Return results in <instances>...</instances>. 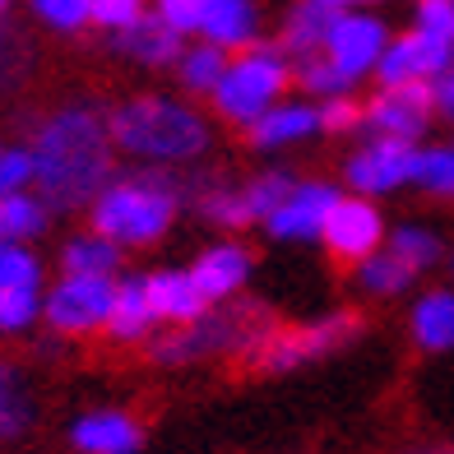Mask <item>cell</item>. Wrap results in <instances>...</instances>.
Returning <instances> with one entry per match:
<instances>
[{
  "label": "cell",
  "mask_w": 454,
  "mask_h": 454,
  "mask_svg": "<svg viewBox=\"0 0 454 454\" xmlns=\"http://www.w3.org/2000/svg\"><path fill=\"white\" fill-rule=\"evenodd\" d=\"M14 60H19L14 33H5V28H0V74H14Z\"/></svg>",
  "instance_id": "60d3db41"
},
{
  "label": "cell",
  "mask_w": 454,
  "mask_h": 454,
  "mask_svg": "<svg viewBox=\"0 0 454 454\" xmlns=\"http://www.w3.org/2000/svg\"><path fill=\"white\" fill-rule=\"evenodd\" d=\"M431 102H436V116L454 121V56L445 60V70L431 79Z\"/></svg>",
  "instance_id": "ab89813d"
},
{
  "label": "cell",
  "mask_w": 454,
  "mask_h": 454,
  "mask_svg": "<svg viewBox=\"0 0 454 454\" xmlns=\"http://www.w3.org/2000/svg\"><path fill=\"white\" fill-rule=\"evenodd\" d=\"M293 79H297L293 56H287L278 43H255V47L237 51V60L227 66L223 84L214 89V112L227 121V126L251 130L264 112L283 102Z\"/></svg>",
  "instance_id": "5b68a950"
},
{
  "label": "cell",
  "mask_w": 454,
  "mask_h": 454,
  "mask_svg": "<svg viewBox=\"0 0 454 454\" xmlns=\"http://www.w3.org/2000/svg\"><path fill=\"white\" fill-rule=\"evenodd\" d=\"M357 334H362L357 311H329V316L306 320V325H274L241 366L260 371V376H283V371H297L306 362H320L329 353H339V348H348Z\"/></svg>",
  "instance_id": "8992f818"
},
{
  "label": "cell",
  "mask_w": 454,
  "mask_h": 454,
  "mask_svg": "<svg viewBox=\"0 0 454 454\" xmlns=\"http://www.w3.org/2000/svg\"><path fill=\"white\" fill-rule=\"evenodd\" d=\"M320 135V107L316 102H278L270 107L251 130H246V144H251L255 153H278L287 144H301Z\"/></svg>",
  "instance_id": "e0dca14e"
},
{
  "label": "cell",
  "mask_w": 454,
  "mask_h": 454,
  "mask_svg": "<svg viewBox=\"0 0 454 454\" xmlns=\"http://www.w3.org/2000/svg\"><path fill=\"white\" fill-rule=\"evenodd\" d=\"M297 84H301V93L311 102H325V98H348L357 89V79L343 74L329 56H311V60H301V66H297Z\"/></svg>",
  "instance_id": "f1b7e54d"
},
{
  "label": "cell",
  "mask_w": 454,
  "mask_h": 454,
  "mask_svg": "<svg viewBox=\"0 0 454 454\" xmlns=\"http://www.w3.org/2000/svg\"><path fill=\"white\" fill-rule=\"evenodd\" d=\"M60 270L66 274H93V278H116L121 270V246L102 232H79L66 241V251H60Z\"/></svg>",
  "instance_id": "603a6c76"
},
{
  "label": "cell",
  "mask_w": 454,
  "mask_h": 454,
  "mask_svg": "<svg viewBox=\"0 0 454 454\" xmlns=\"http://www.w3.org/2000/svg\"><path fill=\"white\" fill-rule=\"evenodd\" d=\"M116 301V278L93 274H60L43 297V320L60 339H93L107 329Z\"/></svg>",
  "instance_id": "52a82bcc"
},
{
  "label": "cell",
  "mask_w": 454,
  "mask_h": 454,
  "mask_svg": "<svg viewBox=\"0 0 454 454\" xmlns=\"http://www.w3.org/2000/svg\"><path fill=\"white\" fill-rule=\"evenodd\" d=\"M200 37L223 51H246L260 43V10L255 0H204Z\"/></svg>",
  "instance_id": "d6986e66"
},
{
  "label": "cell",
  "mask_w": 454,
  "mask_h": 454,
  "mask_svg": "<svg viewBox=\"0 0 454 454\" xmlns=\"http://www.w3.org/2000/svg\"><path fill=\"white\" fill-rule=\"evenodd\" d=\"M149 14V0H93V24L102 33H126Z\"/></svg>",
  "instance_id": "e575fe53"
},
{
  "label": "cell",
  "mask_w": 454,
  "mask_h": 454,
  "mask_svg": "<svg viewBox=\"0 0 454 454\" xmlns=\"http://www.w3.org/2000/svg\"><path fill=\"white\" fill-rule=\"evenodd\" d=\"M33 181L37 200L51 214H74L89 209L102 195V185L112 181V126L107 112L93 98L60 102L56 112H47L33 130Z\"/></svg>",
  "instance_id": "6da1fadb"
},
{
  "label": "cell",
  "mask_w": 454,
  "mask_h": 454,
  "mask_svg": "<svg viewBox=\"0 0 454 454\" xmlns=\"http://www.w3.org/2000/svg\"><path fill=\"white\" fill-rule=\"evenodd\" d=\"M70 445L74 454H139L144 422L126 408H93L70 422Z\"/></svg>",
  "instance_id": "5bb4252c"
},
{
  "label": "cell",
  "mask_w": 454,
  "mask_h": 454,
  "mask_svg": "<svg viewBox=\"0 0 454 454\" xmlns=\"http://www.w3.org/2000/svg\"><path fill=\"white\" fill-rule=\"evenodd\" d=\"M385 47H389V28L380 24L376 14L343 10V14H339V24L329 28V37H325V51H320V56H329V60H334V66H339L343 74L362 79V74H371V70L380 66Z\"/></svg>",
  "instance_id": "8fae6325"
},
{
  "label": "cell",
  "mask_w": 454,
  "mask_h": 454,
  "mask_svg": "<svg viewBox=\"0 0 454 454\" xmlns=\"http://www.w3.org/2000/svg\"><path fill=\"white\" fill-rule=\"evenodd\" d=\"M153 14L162 19L168 28L185 33H200V19H204V0H153Z\"/></svg>",
  "instance_id": "f35d334b"
},
{
  "label": "cell",
  "mask_w": 454,
  "mask_h": 454,
  "mask_svg": "<svg viewBox=\"0 0 454 454\" xmlns=\"http://www.w3.org/2000/svg\"><path fill=\"white\" fill-rule=\"evenodd\" d=\"M412 278H418V270L408 260H399L389 246H380L376 255H366L357 264V287L366 297H403L412 287Z\"/></svg>",
  "instance_id": "cb8c5ba5"
},
{
  "label": "cell",
  "mask_w": 454,
  "mask_h": 454,
  "mask_svg": "<svg viewBox=\"0 0 454 454\" xmlns=\"http://www.w3.org/2000/svg\"><path fill=\"white\" fill-rule=\"evenodd\" d=\"M445 270H450V278H454V251L445 255Z\"/></svg>",
  "instance_id": "7bdbcfd3"
},
{
  "label": "cell",
  "mask_w": 454,
  "mask_h": 454,
  "mask_svg": "<svg viewBox=\"0 0 454 454\" xmlns=\"http://www.w3.org/2000/svg\"><path fill=\"white\" fill-rule=\"evenodd\" d=\"M389 251H395L399 260H408L418 274L445 260L441 237H436V232H427V227H412V223H403V227H395V232H389Z\"/></svg>",
  "instance_id": "f546056e"
},
{
  "label": "cell",
  "mask_w": 454,
  "mask_h": 454,
  "mask_svg": "<svg viewBox=\"0 0 454 454\" xmlns=\"http://www.w3.org/2000/svg\"><path fill=\"white\" fill-rule=\"evenodd\" d=\"M112 343H153L158 339V316L149 301V283L144 274L116 278V301H112V320L102 329Z\"/></svg>",
  "instance_id": "2e32d148"
},
{
  "label": "cell",
  "mask_w": 454,
  "mask_h": 454,
  "mask_svg": "<svg viewBox=\"0 0 454 454\" xmlns=\"http://www.w3.org/2000/svg\"><path fill=\"white\" fill-rule=\"evenodd\" d=\"M181 200L185 191L176 185L172 168L130 172L102 185V195L89 204V218H93V232L112 237L116 246H153L176 223Z\"/></svg>",
  "instance_id": "3957f363"
},
{
  "label": "cell",
  "mask_w": 454,
  "mask_h": 454,
  "mask_svg": "<svg viewBox=\"0 0 454 454\" xmlns=\"http://www.w3.org/2000/svg\"><path fill=\"white\" fill-rule=\"evenodd\" d=\"M149 283V301H153V316L158 325H191L209 311V301L200 297V287L191 278V270H158V274H144Z\"/></svg>",
  "instance_id": "ffe728a7"
},
{
  "label": "cell",
  "mask_w": 454,
  "mask_h": 454,
  "mask_svg": "<svg viewBox=\"0 0 454 454\" xmlns=\"http://www.w3.org/2000/svg\"><path fill=\"white\" fill-rule=\"evenodd\" d=\"M385 214L366 195H339V204L325 218L320 241L329 246V255L343 264H362L366 255H376L385 246Z\"/></svg>",
  "instance_id": "9c48e42d"
},
{
  "label": "cell",
  "mask_w": 454,
  "mask_h": 454,
  "mask_svg": "<svg viewBox=\"0 0 454 454\" xmlns=\"http://www.w3.org/2000/svg\"><path fill=\"white\" fill-rule=\"evenodd\" d=\"M47 204L33 200L28 191L0 195V241H33L47 232Z\"/></svg>",
  "instance_id": "4316f807"
},
{
  "label": "cell",
  "mask_w": 454,
  "mask_h": 454,
  "mask_svg": "<svg viewBox=\"0 0 454 454\" xmlns=\"http://www.w3.org/2000/svg\"><path fill=\"white\" fill-rule=\"evenodd\" d=\"M436 116V102H431V84H380V93L366 102L362 126L371 135L385 139H408L418 144Z\"/></svg>",
  "instance_id": "30bf717a"
},
{
  "label": "cell",
  "mask_w": 454,
  "mask_h": 454,
  "mask_svg": "<svg viewBox=\"0 0 454 454\" xmlns=\"http://www.w3.org/2000/svg\"><path fill=\"white\" fill-rule=\"evenodd\" d=\"M339 10H362V5H376V0H334Z\"/></svg>",
  "instance_id": "b9f144b4"
},
{
  "label": "cell",
  "mask_w": 454,
  "mask_h": 454,
  "mask_svg": "<svg viewBox=\"0 0 454 454\" xmlns=\"http://www.w3.org/2000/svg\"><path fill=\"white\" fill-rule=\"evenodd\" d=\"M28 10L56 33H84L93 24V0H28Z\"/></svg>",
  "instance_id": "d6a6232c"
},
{
  "label": "cell",
  "mask_w": 454,
  "mask_h": 454,
  "mask_svg": "<svg viewBox=\"0 0 454 454\" xmlns=\"http://www.w3.org/2000/svg\"><path fill=\"white\" fill-rule=\"evenodd\" d=\"M293 185H297V176L293 172H260V176H251L241 185V200H246V214H251V223H270V214L278 209V204L293 195Z\"/></svg>",
  "instance_id": "83f0119b"
},
{
  "label": "cell",
  "mask_w": 454,
  "mask_h": 454,
  "mask_svg": "<svg viewBox=\"0 0 454 454\" xmlns=\"http://www.w3.org/2000/svg\"><path fill=\"white\" fill-rule=\"evenodd\" d=\"M33 422V399L14 362H0V445L19 441Z\"/></svg>",
  "instance_id": "484cf974"
},
{
  "label": "cell",
  "mask_w": 454,
  "mask_h": 454,
  "mask_svg": "<svg viewBox=\"0 0 454 454\" xmlns=\"http://www.w3.org/2000/svg\"><path fill=\"white\" fill-rule=\"evenodd\" d=\"M316 107H320V130H329V135L357 130L362 116H366V107H357L353 93H348V98H325V102H316Z\"/></svg>",
  "instance_id": "74e56055"
},
{
  "label": "cell",
  "mask_w": 454,
  "mask_h": 454,
  "mask_svg": "<svg viewBox=\"0 0 454 454\" xmlns=\"http://www.w3.org/2000/svg\"><path fill=\"white\" fill-rule=\"evenodd\" d=\"M227 51L214 47V43H200V47H185L181 60H176V79H181V89L185 93H195V98H214V89L223 84V74H227Z\"/></svg>",
  "instance_id": "d4e9b609"
},
{
  "label": "cell",
  "mask_w": 454,
  "mask_h": 454,
  "mask_svg": "<svg viewBox=\"0 0 454 454\" xmlns=\"http://www.w3.org/2000/svg\"><path fill=\"white\" fill-rule=\"evenodd\" d=\"M408 329L422 353H450L454 348V287H431L427 297H418Z\"/></svg>",
  "instance_id": "7402d4cb"
},
{
  "label": "cell",
  "mask_w": 454,
  "mask_h": 454,
  "mask_svg": "<svg viewBox=\"0 0 454 454\" xmlns=\"http://www.w3.org/2000/svg\"><path fill=\"white\" fill-rule=\"evenodd\" d=\"M43 316L37 287H0V334H24Z\"/></svg>",
  "instance_id": "836d02e7"
},
{
  "label": "cell",
  "mask_w": 454,
  "mask_h": 454,
  "mask_svg": "<svg viewBox=\"0 0 454 454\" xmlns=\"http://www.w3.org/2000/svg\"><path fill=\"white\" fill-rule=\"evenodd\" d=\"M112 144L149 168H185L214 149V126L191 102L162 98V93H135L107 112Z\"/></svg>",
  "instance_id": "7a4b0ae2"
},
{
  "label": "cell",
  "mask_w": 454,
  "mask_h": 454,
  "mask_svg": "<svg viewBox=\"0 0 454 454\" xmlns=\"http://www.w3.org/2000/svg\"><path fill=\"white\" fill-rule=\"evenodd\" d=\"M33 185V149L24 144H5L0 149V195H19Z\"/></svg>",
  "instance_id": "d590c367"
},
{
  "label": "cell",
  "mask_w": 454,
  "mask_h": 454,
  "mask_svg": "<svg viewBox=\"0 0 454 454\" xmlns=\"http://www.w3.org/2000/svg\"><path fill=\"white\" fill-rule=\"evenodd\" d=\"M339 204V185L334 181H297L278 209L270 214V237L278 241H320L329 209Z\"/></svg>",
  "instance_id": "7c38bea8"
},
{
  "label": "cell",
  "mask_w": 454,
  "mask_h": 454,
  "mask_svg": "<svg viewBox=\"0 0 454 454\" xmlns=\"http://www.w3.org/2000/svg\"><path fill=\"white\" fill-rule=\"evenodd\" d=\"M0 287H43V260L28 241H0Z\"/></svg>",
  "instance_id": "1f68e13d"
},
{
  "label": "cell",
  "mask_w": 454,
  "mask_h": 454,
  "mask_svg": "<svg viewBox=\"0 0 454 454\" xmlns=\"http://www.w3.org/2000/svg\"><path fill=\"white\" fill-rule=\"evenodd\" d=\"M418 172V144L408 139H385V135H371L357 153H348L343 162V181L353 185V195H389L399 191V185L412 181Z\"/></svg>",
  "instance_id": "ba28073f"
},
{
  "label": "cell",
  "mask_w": 454,
  "mask_h": 454,
  "mask_svg": "<svg viewBox=\"0 0 454 454\" xmlns=\"http://www.w3.org/2000/svg\"><path fill=\"white\" fill-rule=\"evenodd\" d=\"M412 185H422L427 195L454 200V144L418 149V172H412Z\"/></svg>",
  "instance_id": "4dcf8cb0"
},
{
  "label": "cell",
  "mask_w": 454,
  "mask_h": 454,
  "mask_svg": "<svg viewBox=\"0 0 454 454\" xmlns=\"http://www.w3.org/2000/svg\"><path fill=\"white\" fill-rule=\"evenodd\" d=\"M191 278L209 306L232 301L246 287V278H251V251L241 241H218L209 251H200V260L191 264Z\"/></svg>",
  "instance_id": "9a60e30c"
},
{
  "label": "cell",
  "mask_w": 454,
  "mask_h": 454,
  "mask_svg": "<svg viewBox=\"0 0 454 454\" xmlns=\"http://www.w3.org/2000/svg\"><path fill=\"white\" fill-rule=\"evenodd\" d=\"M339 14H343V10L334 5V0H297V5L283 14L278 47L293 56L297 66H301V60H311V56H320L329 28L339 24Z\"/></svg>",
  "instance_id": "ac0fdd59"
},
{
  "label": "cell",
  "mask_w": 454,
  "mask_h": 454,
  "mask_svg": "<svg viewBox=\"0 0 454 454\" xmlns=\"http://www.w3.org/2000/svg\"><path fill=\"white\" fill-rule=\"evenodd\" d=\"M5 10H10V0H0V19H5Z\"/></svg>",
  "instance_id": "ee69618b"
},
{
  "label": "cell",
  "mask_w": 454,
  "mask_h": 454,
  "mask_svg": "<svg viewBox=\"0 0 454 454\" xmlns=\"http://www.w3.org/2000/svg\"><path fill=\"white\" fill-rule=\"evenodd\" d=\"M450 56H454L450 43H441V37H431L422 28H412L403 37H389L376 74H380V84H431V79L445 70Z\"/></svg>",
  "instance_id": "4fadbf2b"
},
{
  "label": "cell",
  "mask_w": 454,
  "mask_h": 454,
  "mask_svg": "<svg viewBox=\"0 0 454 454\" xmlns=\"http://www.w3.org/2000/svg\"><path fill=\"white\" fill-rule=\"evenodd\" d=\"M0 149H5V144H0Z\"/></svg>",
  "instance_id": "f6af8a7d"
},
{
  "label": "cell",
  "mask_w": 454,
  "mask_h": 454,
  "mask_svg": "<svg viewBox=\"0 0 454 454\" xmlns=\"http://www.w3.org/2000/svg\"><path fill=\"white\" fill-rule=\"evenodd\" d=\"M112 47L121 51V56H130V60H139V66H149V70H162V66H176L181 60V33L176 28H168L158 14H144L135 28H126V33H112Z\"/></svg>",
  "instance_id": "44dd1931"
},
{
  "label": "cell",
  "mask_w": 454,
  "mask_h": 454,
  "mask_svg": "<svg viewBox=\"0 0 454 454\" xmlns=\"http://www.w3.org/2000/svg\"><path fill=\"white\" fill-rule=\"evenodd\" d=\"M412 28H422L431 37L454 47V0H418V14H412Z\"/></svg>",
  "instance_id": "8d00e7d4"
},
{
  "label": "cell",
  "mask_w": 454,
  "mask_h": 454,
  "mask_svg": "<svg viewBox=\"0 0 454 454\" xmlns=\"http://www.w3.org/2000/svg\"><path fill=\"white\" fill-rule=\"evenodd\" d=\"M274 325L278 320L255 301H218L200 320L176 325L172 334H158L149 343V357L158 366H191V362H209V357L246 362Z\"/></svg>",
  "instance_id": "277c9868"
}]
</instances>
